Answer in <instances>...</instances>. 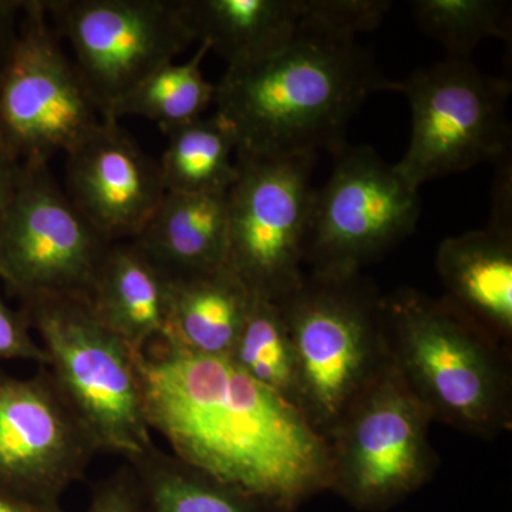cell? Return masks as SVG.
Returning a JSON list of instances; mask_svg holds the SVG:
<instances>
[{
  "instance_id": "obj_1",
  "label": "cell",
  "mask_w": 512,
  "mask_h": 512,
  "mask_svg": "<svg viewBox=\"0 0 512 512\" xmlns=\"http://www.w3.org/2000/svg\"><path fill=\"white\" fill-rule=\"evenodd\" d=\"M134 360L148 424L184 463L285 512L329 490L326 440L228 357L160 338Z\"/></svg>"
},
{
  "instance_id": "obj_2",
  "label": "cell",
  "mask_w": 512,
  "mask_h": 512,
  "mask_svg": "<svg viewBox=\"0 0 512 512\" xmlns=\"http://www.w3.org/2000/svg\"><path fill=\"white\" fill-rule=\"evenodd\" d=\"M389 84L356 37L305 25L278 56L227 69L215 84V111L234 130L237 154L336 156L349 146L357 111Z\"/></svg>"
},
{
  "instance_id": "obj_3",
  "label": "cell",
  "mask_w": 512,
  "mask_h": 512,
  "mask_svg": "<svg viewBox=\"0 0 512 512\" xmlns=\"http://www.w3.org/2000/svg\"><path fill=\"white\" fill-rule=\"evenodd\" d=\"M394 365L433 421L484 439L512 426L507 349L446 296L412 288L384 296Z\"/></svg>"
},
{
  "instance_id": "obj_4",
  "label": "cell",
  "mask_w": 512,
  "mask_h": 512,
  "mask_svg": "<svg viewBox=\"0 0 512 512\" xmlns=\"http://www.w3.org/2000/svg\"><path fill=\"white\" fill-rule=\"evenodd\" d=\"M295 350L299 410L328 443L392 360L384 296L362 275L303 276L276 299Z\"/></svg>"
},
{
  "instance_id": "obj_5",
  "label": "cell",
  "mask_w": 512,
  "mask_h": 512,
  "mask_svg": "<svg viewBox=\"0 0 512 512\" xmlns=\"http://www.w3.org/2000/svg\"><path fill=\"white\" fill-rule=\"evenodd\" d=\"M23 303L45 349L47 369L99 453L131 460L154 444L133 353L94 315L86 299Z\"/></svg>"
},
{
  "instance_id": "obj_6",
  "label": "cell",
  "mask_w": 512,
  "mask_h": 512,
  "mask_svg": "<svg viewBox=\"0 0 512 512\" xmlns=\"http://www.w3.org/2000/svg\"><path fill=\"white\" fill-rule=\"evenodd\" d=\"M431 423L390 360L329 437V490L357 511L384 512L402 503L437 466Z\"/></svg>"
},
{
  "instance_id": "obj_7",
  "label": "cell",
  "mask_w": 512,
  "mask_h": 512,
  "mask_svg": "<svg viewBox=\"0 0 512 512\" xmlns=\"http://www.w3.org/2000/svg\"><path fill=\"white\" fill-rule=\"evenodd\" d=\"M412 110V138L397 173L413 190L511 156L507 107L511 82L481 72L473 60L446 59L390 82Z\"/></svg>"
},
{
  "instance_id": "obj_8",
  "label": "cell",
  "mask_w": 512,
  "mask_h": 512,
  "mask_svg": "<svg viewBox=\"0 0 512 512\" xmlns=\"http://www.w3.org/2000/svg\"><path fill=\"white\" fill-rule=\"evenodd\" d=\"M101 121L42 0H25L18 37L0 74V148L22 165L49 164Z\"/></svg>"
},
{
  "instance_id": "obj_9",
  "label": "cell",
  "mask_w": 512,
  "mask_h": 512,
  "mask_svg": "<svg viewBox=\"0 0 512 512\" xmlns=\"http://www.w3.org/2000/svg\"><path fill=\"white\" fill-rule=\"evenodd\" d=\"M335 157L329 180L313 191L303 254L311 275L360 274L412 235L420 217L419 191L375 148L346 146Z\"/></svg>"
},
{
  "instance_id": "obj_10",
  "label": "cell",
  "mask_w": 512,
  "mask_h": 512,
  "mask_svg": "<svg viewBox=\"0 0 512 512\" xmlns=\"http://www.w3.org/2000/svg\"><path fill=\"white\" fill-rule=\"evenodd\" d=\"M87 90L107 116L194 43L180 0H42Z\"/></svg>"
},
{
  "instance_id": "obj_11",
  "label": "cell",
  "mask_w": 512,
  "mask_h": 512,
  "mask_svg": "<svg viewBox=\"0 0 512 512\" xmlns=\"http://www.w3.org/2000/svg\"><path fill=\"white\" fill-rule=\"evenodd\" d=\"M228 266L252 295L276 299L302 281L316 154H235Z\"/></svg>"
},
{
  "instance_id": "obj_12",
  "label": "cell",
  "mask_w": 512,
  "mask_h": 512,
  "mask_svg": "<svg viewBox=\"0 0 512 512\" xmlns=\"http://www.w3.org/2000/svg\"><path fill=\"white\" fill-rule=\"evenodd\" d=\"M111 247L57 184L49 164L22 165L15 198L0 229V281L22 302L89 301Z\"/></svg>"
},
{
  "instance_id": "obj_13",
  "label": "cell",
  "mask_w": 512,
  "mask_h": 512,
  "mask_svg": "<svg viewBox=\"0 0 512 512\" xmlns=\"http://www.w3.org/2000/svg\"><path fill=\"white\" fill-rule=\"evenodd\" d=\"M97 453L46 366L30 379L0 375V488L60 503Z\"/></svg>"
},
{
  "instance_id": "obj_14",
  "label": "cell",
  "mask_w": 512,
  "mask_h": 512,
  "mask_svg": "<svg viewBox=\"0 0 512 512\" xmlns=\"http://www.w3.org/2000/svg\"><path fill=\"white\" fill-rule=\"evenodd\" d=\"M64 191L111 244L136 238L167 194L158 161L111 119L66 153Z\"/></svg>"
},
{
  "instance_id": "obj_15",
  "label": "cell",
  "mask_w": 512,
  "mask_h": 512,
  "mask_svg": "<svg viewBox=\"0 0 512 512\" xmlns=\"http://www.w3.org/2000/svg\"><path fill=\"white\" fill-rule=\"evenodd\" d=\"M436 268L448 301L507 349L512 340V212L491 211L484 229L443 239Z\"/></svg>"
},
{
  "instance_id": "obj_16",
  "label": "cell",
  "mask_w": 512,
  "mask_h": 512,
  "mask_svg": "<svg viewBox=\"0 0 512 512\" xmlns=\"http://www.w3.org/2000/svg\"><path fill=\"white\" fill-rule=\"evenodd\" d=\"M185 25L227 69L265 62L305 29L302 0H180Z\"/></svg>"
},
{
  "instance_id": "obj_17",
  "label": "cell",
  "mask_w": 512,
  "mask_h": 512,
  "mask_svg": "<svg viewBox=\"0 0 512 512\" xmlns=\"http://www.w3.org/2000/svg\"><path fill=\"white\" fill-rule=\"evenodd\" d=\"M168 278L228 266V192H167L146 227L131 239Z\"/></svg>"
},
{
  "instance_id": "obj_18",
  "label": "cell",
  "mask_w": 512,
  "mask_h": 512,
  "mask_svg": "<svg viewBox=\"0 0 512 512\" xmlns=\"http://www.w3.org/2000/svg\"><path fill=\"white\" fill-rule=\"evenodd\" d=\"M170 278L133 241L114 242L104 256L89 305L96 318L140 355L167 329Z\"/></svg>"
},
{
  "instance_id": "obj_19",
  "label": "cell",
  "mask_w": 512,
  "mask_h": 512,
  "mask_svg": "<svg viewBox=\"0 0 512 512\" xmlns=\"http://www.w3.org/2000/svg\"><path fill=\"white\" fill-rule=\"evenodd\" d=\"M252 299L254 295L229 266L170 279L163 339L191 355L228 357Z\"/></svg>"
},
{
  "instance_id": "obj_20",
  "label": "cell",
  "mask_w": 512,
  "mask_h": 512,
  "mask_svg": "<svg viewBox=\"0 0 512 512\" xmlns=\"http://www.w3.org/2000/svg\"><path fill=\"white\" fill-rule=\"evenodd\" d=\"M127 463L136 471L148 512H285L157 446Z\"/></svg>"
},
{
  "instance_id": "obj_21",
  "label": "cell",
  "mask_w": 512,
  "mask_h": 512,
  "mask_svg": "<svg viewBox=\"0 0 512 512\" xmlns=\"http://www.w3.org/2000/svg\"><path fill=\"white\" fill-rule=\"evenodd\" d=\"M158 165L165 191L225 194L237 180L238 140L228 121L215 111L173 128Z\"/></svg>"
},
{
  "instance_id": "obj_22",
  "label": "cell",
  "mask_w": 512,
  "mask_h": 512,
  "mask_svg": "<svg viewBox=\"0 0 512 512\" xmlns=\"http://www.w3.org/2000/svg\"><path fill=\"white\" fill-rule=\"evenodd\" d=\"M210 47L200 43L184 63H167L146 77L104 119L141 117L168 131L200 119L215 100V84L205 80L202 62Z\"/></svg>"
},
{
  "instance_id": "obj_23",
  "label": "cell",
  "mask_w": 512,
  "mask_h": 512,
  "mask_svg": "<svg viewBox=\"0 0 512 512\" xmlns=\"http://www.w3.org/2000/svg\"><path fill=\"white\" fill-rule=\"evenodd\" d=\"M228 359L256 383L299 410L295 350L274 299L254 295Z\"/></svg>"
},
{
  "instance_id": "obj_24",
  "label": "cell",
  "mask_w": 512,
  "mask_h": 512,
  "mask_svg": "<svg viewBox=\"0 0 512 512\" xmlns=\"http://www.w3.org/2000/svg\"><path fill=\"white\" fill-rule=\"evenodd\" d=\"M417 28L443 46L448 59L471 60L488 37L511 42V6L501 0H413Z\"/></svg>"
},
{
  "instance_id": "obj_25",
  "label": "cell",
  "mask_w": 512,
  "mask_h": 512,
  "mask_svg": "<svg viewBox=\"0 0 512 512\" xmlns=\"http://www.w3.org/2000/svg\"><path fill=\"white\" fill-rule=\"evenodd\" d=\"M390 8L387 0H302L306 26L348 37L379 28Z\"/></svg>"
},
{
  "instance_id": "obj_26",
  "label": "cell",
  "mask_w": 512,
  "mask_h": 512,
  "mask_svg": "<svg viewBox=\"0 0 512 512\" xmlns=\"http://www.w3.org/2000/svg\"><path fill=\"white\" fill-rule=\"evenodd\" d=\"M84 512H148L136 471L124 464L93 488Z\"/></svg>"
},
{
  "instance_id": "obj_27",
  "label": "cell",
  "mask_w": 512,
  "mask_h": 512,
  "mask_svg": "<svg viewBox=\"0 0 512 512\" xmlns=\"http://www.w3.org/2000/svg\"><path fill=\"white\" fill-rule=\"evenodd\" d=\"M28 360L47 366L45 349L33 339L29 319L16 312L0 295V360Z\"/></svg>"
},
{
  "instance_id": "obj_28",
  "label": "cell",
  "mask_w": 512,
  "mask_h": 512,
  "mask_svg": "<svg viewBox=\"0 0 512 512\" xmlns=\"http://www.w3.org/2000/svg\"><path fill=\"white\" fill-rule=\"evenodd\" d=\"M23 8L25 0H0V74L18 37Z\"/></svg>"
},
{
  "instance_id": "obj_29",
  "label": "cell",
  "mask_w": 512,
  "mask_h": 512,
  "mask_svg": "<svg viewBox=\"0 0 512 512\" xmlns=\"http://www.w3.org/2000/svg\"><path fill=\"white\" fill-rule=\"evenodd\" d=\"M20 173H22V164L10 158L0 148V229L3 227V222L18 190Z\"/></svg>"
},
{
  "instance_id": "obj_30",
  "label": "cell",
  "mask_w": 512,
  "mask_h": 512,
  "mask_svg": "<svg viewBox=\"0 0 512 512\" xmlns=\"http://www.w3.org/2000/svg\"><path fill=\"white\" fill-rule=\"evenodd\" d=\"M0 512H66L60 503H43L0 488Z\"/></svg>"
}]
</instances>
